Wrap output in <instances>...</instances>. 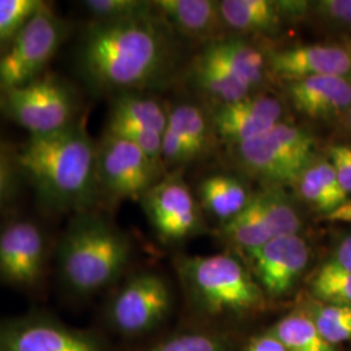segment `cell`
Returning <instances> with one entry per match:
<instances>
[{
  "label": "cell",
  "mask_w": 351,
  "mask_h": 351,
  "mask_svg": "<svg viewBox=\"0 0 351 351\" xmlns=\"http://www.w3.org/2000/svg\"><path fill=\"white\" fill-rule=\"evenodd\" d=\"M154 4V3H152ZM178 58L175 30L156 11L90 20L75 46L77 73L93 93H143L168 81Z\"/></svg>",
  "instance_id": "6da1fadb"
},
{
  "label": "cell",
  "mask_w": 351,
  "mask_h": 351,
  "mask_svg": "<svg viewBox=\"0 0 351 351\" xmlns=\"http://www.w3.org/2000/svg\"><path fill=\"white\" fill-rule=\"evenodd\" d=\"M98 142L85 117L60 130L29 136L14 163L33 186L38 201L56 213H85L99 204L97 181Z\"/></svg>",
  "instance_id": "7a4b0ae2"
},
{
  "label": "cell",
  "mask_w": 351,
  "mask_h": 351,
  "mask_svg": "<svg viewBox=\"0 0 351 351\" xmlns=\"http://www.w3.org/2000/svg\"><path fill=\"white\" fill-rule=\"evenodd\" d=\"M130 254L125 236L93 211L75 213L59 245V269L68 288L80 294L108 285Z\"/></svg>",
  "instance_id": "3957f363"
},
{
  "label": "cell",
  "mask_w": 351,
  "mask_h": 351,
  "mask_svg": "<svg viewBox=\"0 0 351 351\" xmlns=\"http://www.w3.org/2000/svg\"><path fill=\"white\" fill-rule=\"evenodd\" d=\"M234 160L247 175L264 186H290L311 162L316 138L306 126L280 123L256 138L233 146Z\"/></svg>",
  "instance_id": "277c9868"
},
{
  "label": "cell",
  "mask_w": 351,
  "mask_h": 351,
  "mask_svg": "<svg viewBox=\"0 0 351 351\" xmlns=\"http://www.w3.org/2000/svg\"><path fill=\"white\" fill-rule=\"evenodd\" d=\"M0 116L25 129L29 136H40L75 123L80 101L69 84L45 73L25 85L0 90Z\"/></svg>",
  "instance_id": "5b68a950"
},
{
  "label": "cell",
  "mask_w": 351,
  "mask_h": 351,
  "mask_svg": "<svg viewBox=\"0 0 351 351\" xmlns=\"http://www.w3.org/2000/svg\"><path fill=\"white\" fill-rule=\"evenodd\" d=\"M68 26L43 1L8 47L0 53V90L29 84L46 69L65 40Z\"/></svg>",
  "instance_id": "8992f818"
},
{
  "label": "cell",
  "mask_w": 351,
  "mask_h": 351,
  "mask_svg": "<svg viewBox=\"0 0 351 351\" xmlns=\"http://www.w3.org/2000/svg\"><path fill=\"white\" fill-rule=\"evenodd\" d=\"M162 164L125 139L103 133L98 141L97 181L99 204L141 201L163 178Z\"/></svg>",
  "instance_id": "52a82bcc"
},
{
  "label": "cell",
  "mask_w": 351,
  "mask_h": 351,
  "mask_svg": "<svg viewBox=\"0 0 351 351\" xmlns=\"http://www.w3.org/2000/svg\"><path fill=\"white\" fill-rule=\"evenodd\" d=\"M184 274L215 311L247 310L261 301V290L245 267L230 255L198 256L182 264Z\"/></svg>",
  "instance_id": "ba28073f"
},
{
  "label": "cell",
  "mask_w": 351,
  "mask_h": 351,
  "mask_svg": "<svg viewBox=\"0 0 351 351\" xmlns=\"http://www.w3.org/2000/svg\"><path fill=\"white\" fill-rule=\"evenodd\" d=\"M151 226L165 241H180L202 224V207L181 173L165 175L141 198Z\"/></svg>",
  "instance_id": "9c48e42d"
},
{
  "label": "cell",
  "mask_w": 351,
  "mask_h": 351,
  "mask_svg": "<svg viewBox=\"0 0 351 351\" xmlns=\"http://www.w3.org/2000/svg\"><path fill=\"white\" fill-rule=\"evenodd\" d=\"M287 103L275 94L258 91L242 101L213 107V134L236 146L256 138L287 121Z\"/></svg>",
  "instance_id": "30bf717a"
},
{
  "label": "cell",
  "mask_w": 351,
  "mask_h": 351,
  "mask_svg": "<svg viewBox=\"0 0 351 351\" xmlns=\"http://www.w3.org/2000/svg\"><path fill=\"white\" fill-rule=\"evenodd\" d=\"M310 1L221 0L220 12L228 33L275 37L284 27L306 20Z\"/></svg>",
  "instance_id": "8fae6325"
},
{
  "label": "cell",
  "mask_w": 351,
  "mask_h": 351,
  "mask_svg": "<svg viewBox=\"0 0 351 351\" xmlns=\"http://www.w3.org/2000/svg\"><path fill=\"white\" fill-rule=\"evenodd\" d=\"M268 75L281 82L317 75L351 77V49L336 43L264 50Z\"/></svg>",
  "instance_id": "7c38bea8"
},
{
  "label": "cell",
  "mask_w": 351,
  "mask_h": 351,
  "mask_svg": "<svg viewBox=\"0 0 351 351\" xmlns=\"http://www.w3.org/2000/svg\"><path fill=\"white\" fill-rule=\"evenodd\" d=\"M46 264V239L30 220H13L0 229V276L20 287L36 285Z\"/></svg>",
  "instance_id": "4fadbf2b"
},
{
  "label": "cell",
  "mask_w": 351,
  "mask_h": 351,
  "mask_svg": "<svg viewBox=\"0 0 351 351\" xmlns=\"http://www.w3.org/2000/svg\"><path fill=\"white\" fill-rule=\"evenodd\" d=\"M285 103L313 121H330L346 116L351 108V80L317 75L281 82Z\"/></svg>",
  "instance_id": "5bb4252c"
},
{
  "label": "cell",
  "mask_w": 351,
  "mask_h": 351,
  "mask_svg": "<svg viewBox=\"0 0 351 351\" xmlns=\"http://www.w3.org/2000/svg\"><path fill=\"white\" fill-rule=\"evenodd\" d=\"M169 289L156 274H139L130 278L116 295L113 322L121 330L137 333L154 326L169 308Z\"/></svg>",
  "instance_id": "9a60e30c"
},
{
  "label": "cell",
  "mask_w": 351,
  "mask_h": 351,
  "mask_svg": "<svg viewBox=\"0 0 351 351\" xmlns=\"http://www.w3.org/2000/svg\"><path fill=\"white\" fill-rule=\"evenodd\" d=\"M265 291L282 295L301 276L310 262V247L300 234L282 236L247 251Z\"/></svg>",
  "instance_id": "2e32d148"
},
{
  "label": "cell",
  "mask_w": 351,
  "mask_h": 351,
  "mask_svg": "<svg viewBox=\"0 0 351 351\" xmlns=\"http://www.w3.org/2000/svg\"><path fill=\"white\" fill-rule=\"evenodd\" d=\"M156 11L175 30L204 46L228 34L216 0H154Z\"/></svg>",
  "instance_id": "e0dca14e"
},
{
  "label": "cell",
  "mask_w": 351,
  "mask_h": 351,
  "mask_svg": "<svg viewBox=\"0 0 351 351\" xmlns=\"http://www.w3.org/2000/svg\"><path fill=\"white\" fill-rule=\"evenodd\" d=\"M198 56L224 68L255 91H262L261 88L269 77L263 49L241 38L226 37L208 43Z\"/></svg>",
  "instance_id": "ac0fdd59"
},
{
  "label": "cell",
  "mask_w": 351,
  "mask_h": 351,
  "mask_svg": "<svg viewBox=\"0 0 351 351\" xmlns=\"http://www.w3.org/2000/svg\"><path fill=\"white\" fill-rule=\"evenodd\" d=\"M290 188L297 201L316 213H323V216L348 201V194L341 186L333 165L328 158L319 154L302 169Z\"/></svg>",
  "instance_id": "d6986e66"
},
{
  "label": "cell",
  "mask_w": 351,
  "mask_h": 351,
  "mask_svg": "<svg viewBox=\"0 0 351 351\" xmlns=\"http://www.w3.org/2000/svg\"><path fill=\"white\" fill-rule=\"evenodd\" d=\"M0 351H97L88 339L51 324L8 328L0 335Z\"/></svg>",
  "instance_id": "ffe728a7"
},
{
  "label": "cell",
  "mask_w": 351,
  "mask_h": 351,
  "mask_svg": "<svg viewBox=\"0 0 351 351\" xmlns=\"http://www.w3.org/2000/svg\"><path fill=\"white\" fill-rule=\"evenodd\" d=\"M198 197L202 208L226 224L247 207L254 191L237 176L217 173L202 180Z\"/></svg>",
  "instance_id": "44dd1931"
},
{
  "label": "cell",
  "mask_w": 351,
  "mask_h": 351,
  "mask_svg": "<svg viewBox=\"0 0 351 351\" xmlns=\"http://www.w3.org/2000/svg\"><path fill=\"white\" fill-rule=\"evenodd\" d=\"M190 75L194 86L213 101V107L242 101L258 93L246 82L230 75L224 68L195 55L190 65Z\"/></svg>",
  "instance_id": "7402d4cb"
},
{
  "label": "cell",
  "mask_w": 351,
  "mask_h": 351,
  "mask_svg": "<svg viewBox=\"0 0 351 351\" xmlns=\"http://www.w3.org/2000/svg\"><path fill=\"white\" fill-rule=\"evenodd\" d=\"M254 198L274 239L300 234L303 217L300 202L293 194L285 193L281 186H263L254 194Z\"/></svg>",
  "instance_id": "603a6c76"
},
{
  "label": "cell",
  "mask_w": 351,
  "mask_h": 351,
  "mask_svg": "<svg viewBox=\"0 0 351 351\" xmlns=\"http://www.w3.org/2000/svg\"><path fill=\"white\" fill-rule=\"evenodd\" d=\"M169 108L145 93H126L113 97L107 123L145 126L163 134Z\"/></svg>",
  "instance_id": "cb8c5ba5"
},
{
  "label": "cell",
  "mask_w": 351,
  "mask_h": 351,
  "mask_svg": "<svg viewBox=\"0 0 351 351\" xmlns=\"http://www.w3.org/2000/svg\"><path fill=\"white\" fill-rule=\"evenodd\" d=\"M168 125L175 128L188 150L189 162L201 158L211 146L213 134L210 116L199 106L180 103L169 108Z\"/></svg>",
  "instance_id": "d4e9b609"
},
{
  "label": "cell",
  "mask_w": 351,
  "mask_h": 351,
  "mask_svg": "<svg viewBox=\"0 0 351 351\" xmlns=\"http://www.w3.org/2000/svg\"><path fill=\"white\" fill-rule=\"evenodd\" d=\"M276 339L287 351H333L314 320L304 315L293 314L282 319L276 326Z\"/></svg>",
  "instance_id": "484cf974"
},
{
  "label": "cell",
  "mask_w": 351,
  "mask_h": 351,
  "mask_svg": "<svg viewBox=\"0 0 351 351\" xmlns=\"http://www.w3.org/2000/svg\"><path fill=\"white\" fill-rule=\"evenodd\" d=\"M223 232L232 242L246 251L258 249L274 239L264 224L254 197L242 213L223 226Z\"/></svg>",
  "instance_id": "4316f807"
},
{
  "label": "cell",
  "mask_w": 351,
  "mask_h": 351,
  "mask_svg": "<svg viewBox=\"0 0 351 351\" xmlns=\"http://www.w3.org/2000/svg\"><path fill=\"white\" fill-rule=\"evenodd\" d=\"M311 290L324 303L351 306V272L332 261L326 262L313 278Z\"/></svg>",
  "instance_id": "83f0119b"
},
{
  "label": "cell",
  "mask_w": 351,
  "mask_h": 351,
  "mask_svg": "<svg viewBox=\"0 0 351 351\" xmlns=\"http://www.w3.org/2000/svg\"><path fill=\"white\" fill-rule=\"evenodd\" d=\"M42 0H0V53L42 5Z\"/></svg>",
  "instance_id": "f1b7e54d"
},
{
  "label": "cell",
  "mask_w": 351,
  "mask_h": 351,
  "mask_svg": "<svg viewBox=\"0 0 351 351\" xmlns=\"http://www.w3.org/2000/svg\"><path fill=\"white\" fill-rule=\"evenodd\" d=\"M314 322L328 343L336 345L351 339V306L319 304Z\"/></svg>",
  "instance_id": "f546056e"
},
{
  "label": "cell",
  "mask_w": 351,
  "mask_h": 351,
  "mask_svg": "<svg viewBox=\"0 0 351 351\" xmlns=\"http://www.w3.org/2000/svg\"><path fill=\"white\" fill-rule=\"evenodd\" d=\"M104 133L116 136L119 138L125 139L128 142L133 143L154 162L162 164L164 167L163 160H162V142H163L162 133L145 126L123 124V123H107Z\"/></svg>",
  "instance_id": "4dcf8cb0"
},
{
  "label": "cell",
  "mask_w": 351,
  "mask_h": 351,
  "mask_svg": "<svg viewBox=\"0 0 351 351\" xmlns=\"http://www.w3.org/2000/svg\"><path fill=\"white\" fill-rule=\"evenodd\" d=\"M306 20L335 32H351V0L310 1Z\"/></svg>",
  "instance_id": "1f68e13d"
},
{
  "label": "cell",
  "mask_w": 351,
  "mask_h": 351,
  "mask_svg": "<svg viewBox=\"0 0 351 351\" xmlns=\"http://www.w3.org/2000/svg\"><path fill=\"white\" fill-rule=\"evenodd\" d=\"M81 5L91 20H117L149 12L154 8L152 1L146 0H84Z\"/></svg>",
  "instance_id": "d6a6232c"
},
{
  "label": "cell",
  "mask_w": 351,
  "mask_h": 351,
  "mask_svg": "<svg viewBox=\"0 0 351 351\" xmlns=\"http://www.w3.org/2000/svg\"><path fill=\"white\" fill-rule=\"evenodd\" d=\"M328 159L333 165L343 191L351 194V146L336 143L328 149Z\"/></svg>",
  "instance_id": "836d02e7"
},
{
  "label": "cell",
  "mask_w": 351,
  "mask_h": 351,
  "mask_svg": "<svg viewBox=\"0 0 351 351\" xmlns=\"http://www.w3.org/2000/svg\"><path fill=\"white\" fill-rule=\"evenodd\" d=\"M152 351H219V348L208 337L190 335L167 341Z\"/></svg>",
  "instance_id": "e575fe53"
},
{
  "label": "cell",
  "mask_w": 351,
  "mask_h": 351,
  "mask_svg": "<svg viewBox=\"0 0 351 351\" xmlns=\"http://www.w3.org/2000/svg\"><path fill=\"white\" fill-rule=\"evenodd\" d=\"M13 163H14V158L11 159L10 152L0 142V211L7 204V199L11 193Z\"/></svg>",
  "instance_id": "d590c367"
},
{
  "label": "cell",
  "mask_w": 351,
  "mask_h": 351,
  "mask_svg": "<svg viewBox=\"0 0 351 351\" xmlns=\"http://www.w3.org/2000/svg\"><path fill=\"white\" fill-rule=\"evenodd\" d=\"M332 262H335L341 268L351 272V234L339 241L336 251L333 254Z\"/></svg>",
  "instance_id": "8d00e7d4"
},
{
  "label": "cell",
  "mask_w": 351,
  "mask_h": 351,
  "mask_svg": "<svg viewBox=\"0 0 351 351\" xmlns=\"http://www.w3.org/2000/svg\"><path fill=\"white\" fill-rule=\"evenodd\" d=\"M247 351H287L276 337H263L255 341Z\"/></svg>",
  "instance_id": "74e56055"
},
{
  "label": "cell",
  "mask_w": 351,
  "mask_h": 351,
  "mask_svg": "<svg viewBox=\"0 0 351 351\" xmlns=\"http://www.w3.org/2000/svg\"><path fill=\"white\" fill-rule=\"evenodd\" d=\"M328 221H341V223H351V199L342 203L335 211L323 216Z\"/></svg>",
  "instance_id": "f35d334b"
},
{
  "label": "cell",
  "mask_w": 351,
  "mask_h": 351,
  "mask_svg": "<svg viewBox=\"0 0 351 351\" xmlns=\"http://www.w3.org/2000/svg\"><path fill=\"white\" fill-rule=\"evenodd\" d=\"M346 119H348V124H349V128L351 129V108L350 111H349L348 114H346Z\"/></svg>",
  "instance_id": "ab89813d"
}]
</instances>
